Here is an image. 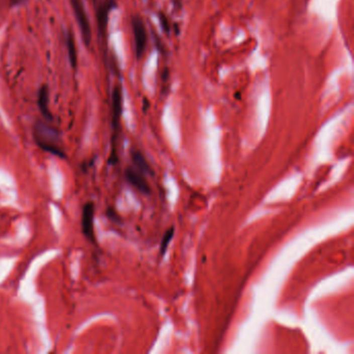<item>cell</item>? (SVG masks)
Returning a JSON list of instances; mask_svg holds the SVG:
<instances>
[{
  "mask_svg": "<svg viewBox=\"0 0 354 354\" xmlns=\"http://www.w3.org/2000/svg\"><path fill=\"white\" fill-rule=\"evenodd\" d=\"M34 139L38 146L45 152L59 158H66V152L62 148L59 133L54 128L45 123L38 122L34 127Z\"/></svg>",
  "mask_w": 354,
  "mask_h": 354,
  "instance_id": "6da1fadb",
  "label": "cell"
},
{
  "mask_svg": "<svg viewBox=\"0 0 354 354\" xmlns=\"http://www.w3.org/2000/svg\"><path fill=\"white\" fill-rule=\"evenodd\" d=\"M116 7L115 0H105V2L100 6L99 11H98V23H99V29L101 30V35L104 36L107 28V23H108V17L109 13L111 10Z\"/></svg>",
  "mask_w": 354,
  "mask_h": 354,
  "instance_id": "52a82bcc",
  "label": "cell"
},
{
  "mask_svg": "<svg viewBox=\"0 0 354 354\" xmlns=\"http://www.w3.org/2000/svg\"><path fill=\"white\" fill-rule=\"evenodd\" d=\"M81 230L87 240L95 242V204L93 202H87L82 208Z\"/></svg>",
  "mask_w": 354,
  "mask_h": 354,
  "instance_id": "8992f818",
  "label": "cell"
},
{
  "mask_svg": "<svg viewBox=\"0 0 354 354\" xmlns=\"http://www.w3.org/2000/svg\"><path fill=\"white\" fill-rule=\"evenodd\" d=\"M131 158H132L133 166L135 168H137L138 170H140L144 174L153 173L152 168L150 167L147 159L144 158V156L141 154V152H139L138 150H132L131 151Z\"/></svg>",
  "mask_w": 354,
  "mask_h": 354,
  "instance_id": "9c48e42d",
  "label": "cell"
},
{
  "mask_svg": "<svg viewBox=\"0 0 354 354\" xmlns=\"http://www.w3.org/2000/svg\"><path fill=\"white\" fill-rule=\"evenodd\" d=\"M71 6L75 15V19L78 23L81 37L86 46H90L92 42V30L88 20V16L86 14L84 5L82 0H71Z\"/></svg>",
  "mask_w": 354,
  "mask_h": 354,
  "instance_id": "3957f363",
  "label": "cell"
},
{
  "mask_svg": "<svg viewBox=\"0 0 354 354\" xmlns=\"http://www.w3.org/2000/svg\"><path fill=\"white\" fill-rule=\"evenodd\" d=\"M159 20H160L161 25H162L163 30L166 32V34H168V32H169V24H168V20H167V18L165 17V15L160 14V18H159Z\"/></svg>",
  "mask_w": 354,
  "mask_h": 354,
  "instance_id": "7c38bea8",
  "label": "cell"
},
{
  "mask_svg": "<svg viewBox=\"0 0 354 354\" xmlns=\"http://www.w3.org/2000/svg\"><path fill=\"white\" fill-rule=\"evenodd\" d=\"M125 178L129 184L133 186L142 195L148 196L151 193V187L147 181L146 174L134 166H128L125 169Z\"/></svg>",
  "mask_w": 354,
  "mask_h": 354,
  "instance_id": "5b68a950",
  "label": "cell"
},
{
  "mask_svg": "<svg viewBox=\"0 0 354 354\" xmlns=\"http://www.w3.org/2000/svg\"><path fill=\"white\" fill-rule=\"evenodd\" d=\"M174 235V228L171 227L169 228L163 235L162 237V240H161V244H160V254L161 255H164L167 247H168V244L169 242L171 241L172 237Z\"/></svg>",
  "mask_w": 354,
  "mask_h": 354,
  "instance_id": "8fae6325",
  "label": "cell"
},
{
  "mask_svg": "<svg viewBox=\"0 0 354 354\" xmlns=\"http://www.w3.org/2000/svg\"><path fill=\"white\" fill-rule=\"evenodd\" d=\"M67 48H68V56H69V60L73 69L77 68V49H76V45H75V41L73 38V35L70 34L67 36Z\"/></svg>",
  "mask_w": 354,
  "mask_h": 354,
  "instance_id": "30bf717a",
  "label": "cell"
},
{
  "mask_svg": "<svg viewBox=\"0 0 354 354\" xmlns=\"http://www.w3.org/2000/svg\"><path fill=\"white\" fill-rule=\"evenodd\" d=\"M38 105L43 117L49 121L52 120V115L49 110V90L47 85H43L39 91Z\"/></svg>",
  "mask_w": 354,
  "mask_h": 354,
  "instance_id": "ba28073f",
  "label": "cell"
},
{
  "mask_svg": "<svg viewBox=\"0 0 354 354\" xmlns=\"http://www.w3.org/2000/svg\"><path fill=\"white\" fill-rule=\"evenodd\" d=\"M122 112H123L122 87L120 85H116L114 91H112V96H111V125L115 132V136L112 138V140L116 139L117 132L120 129Z\"/></svg>",
  "mask_w": 354,
  "mask_h": 354,
  "instance_id": "277c9868",
  "label": "cell"
},
{
  "mask_svg": "<svg viewBox=\"0 0 354 354\" xmlns=\"http://www.w3.org/2000/svg\"><path fill=\"white\" fill-rule=\"evenodd\" d=\"M131 26H132L133 38H134L135 55L137 60H140L144 52H146V48H147V42H148L147 27L139 15L133 16L131 19Z\"/></svg>",
  "mask_w": 354,
  "mask_h": 354,
  "instance_id": "7a4b0ae2",
  "label": "cell"
}]
</instances>
